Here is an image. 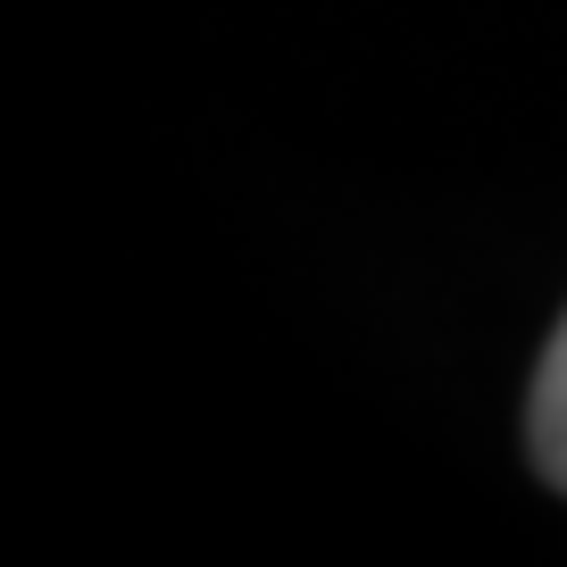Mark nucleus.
<instances>
[{
  "label": "nucleus",
  "instance_id": "nucleus-1",
  "mask_svg": "<svg viewBox=\"0 0 567 567\" xmlns=\"http://www.w3.org/2000/svg\"><path fill=\"white\" fill-rule=\"evenodd\" d=\"M526 443H534V467L567 493V318L550 334L543 368H534V409H526Z\"/></svg>",
  "mask_w": 567,
  "mask_h": 567
}]
</instances>
